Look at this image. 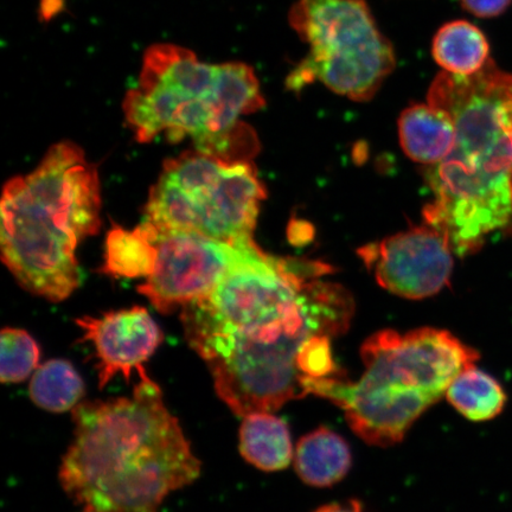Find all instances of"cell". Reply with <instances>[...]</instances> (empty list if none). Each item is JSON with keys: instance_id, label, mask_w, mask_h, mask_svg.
Here are the masks:
<instances>
[{"instance_id": "obj_1", "label": "cell", "mask_w": 512, "mask_h": 512, "mask_svg": "<svg viewBox=\"0 0 512 512\" xmlns=\"http://www.w3.org/2000/svg\"><path fill=\"white\" fill-rule=\"evenodd\" d=\"M128 398L81 402L60 482L86 511L158 512L171 492L201 475V462L162 390L138 371Z\"/></svg>"}, {"instance_id": "obj_2", "label": "cell", "mask_w": 512, "mask_h": 512, "mask_svg": "<svg viewBox=\"0 0 512 512\" xmlns=\"http://www.w3.org/2000/svg\"><path fill=\"white\" fill-rule=\"evenodd\" d=\"M427 99L450 115L456 142L427 170L425 223L464 256L512 228V75L490 59L476 74H439Z\"/></svg>"}, {"instance_id": "obj_3", "label": "cell", "mask_w": 512, "mask_h": 512, "mask_svg": "<svg viewBox=\"0 0 512 512\" xmlns=\"http://www.w3.org/2000/svg\"><path fill=\"white\" fill-rule=\"evenodd\" d=\"M2 260L24 290L60 303L81 283L76 249L98 234V169L74 143L50 147L40 165L10 179L2 196Z\"/></svg>"}, {"instance_id": "obj_4", "label": "cell", "mask_w": 512, "mask_h": 512, "mask_svg": "<svg viewBox=\"0 0 512 512\" xmlns=\"http://www.w3.org/2000/svg\"><path fill=\"white\" fill-rule=\"evenodd\" d=\"M265 104L248 64L204 62L188 48L157 43L145 50L137 85L126 93L123 108L139 143L164 133L171 143L190 138L197 150L249 160L256 139L241 118Z\"/></svg>"}, {"instance_id": "obj_5", "label": "cell", "mask_w": 512, "mask_h": 512, "mask_svg": "<svg viewBox=\"0 0 512 512\" xmlns=\"http://www.w3.org/2000/svg\"><path fill=\"white\" fill-rule=\"evenodd\" d=\"M364 373L310 380L307 393L341 407L352 431L367 444L393 446L456 377L479 360L478 351L451 332L422 328L400 334L382 330L361 348Z\"/></svg>"}, {"instance_id": "obj_6", "label": "cell", "mask_w": 512, "mask_h": 512, "mask_svg": "<svg viewBox=\"0 0 512 512\" xmlns=\"http://www.w3.org/2000/svg\"><path fill=\"white\" fill-rule=\"evenodd\" d=\"M354 310L347 291L297 315L185 338L208 364L217 395L235 415L274 413L309 395L300 357L313 339L344 334Z\"/></svg>"}, {"instance_id": "obj_7", "label": "cell", "mask_w": 512, "mask_h": 512, "mask_svg": "<svg viewBox=\"0 0 512 512\" xmlns=\"http://www.w3.org/2000/svg\"><path fill=\"white\" fill-rule=\"evenodd\" d=\"M266 189L248 159L192 150L166 160L145 206V221L207 238L253 239Z\"/></svg>"}, {"instance_id": "obj_8", "label": "cell", "mask_w": 512, "mask_h": 512, "mask_svg": "<svg viewBox=\"0 0 512 512\" xmlns=\"http://www.w3.org/2000/svg\"><path fill=\"white\" fill-rule=\"evenodd\" d=\"M288 21L309 46L286 80L292 92L319 81L338 95L368 101L393 73L394 48L366 0H297Z\"/></svg>"}, {"instance_id": "obj_9", "label": "cell", "mask_w": 512, "mask_h": 512, "mask_svg": "<svg viewBox=\"0 0 512 512\" xmlns=\"http://www.w3.org/2000/svg\"><path fill=\"white\" fill-rule=\"evenodd\" d=\"M153 232L155 262L138 291L165 315L207 298L232 268L259 249L253 239L226 242L156 226Z\"/></svg>"}, {"instance_id": "obj_10", "label": "cell", "mask_w": 512, "mask_h": 512, "mask_svg": "<svg viewBox=\"0 0 512 512\" xmlns=\"http://www.w3.org/2000/svg\"><path fill=\"white\" fill-rule=\"evenodd\" d=\"M377 283L396 296L422 299L439 293L450 281L453 249L438 229L407 230L358 251Z\"/></svg>"}, {"instance_id": "obj_11", "label": "cell", "mask_w": 512, "mask_h": 512, "mask_svg": "<svg viewBox=\"0 0 512 512\" xmlns=\"http://www.w3.org/2000/svg\"><path fill=\"white\" fill-rule=\"evenodd\" d=\"M83 339L92 343L98 358L99 386L105 388L115 376L131 380L164 341L163 331L142 306L107 312L101 317L76 319Z\"/></svg>"}, {"instance_id": "obj_12", "label": "cell", "mask_w": 512, "mask_h": 512, "mask_svg": "<svg viewBox=\"0 0 512 512\" xmlns=\"http://www.w3.org/2000/svg\"><path fill=\"white\" fill-rule=\"evenodd\" d=\"M400 143L406 155L421 164H438L453 149L456 126L447 112L428 105H414L399 120Z\"/></svg>"}, {"instance_id": "obj_13", "label": "cell", "mask_w": 512, "mask_h": 512, "mask_svg": "<svg viewBox=\"0 0 512 512\" xmlns=\"http://www.w3.org/2000/svg\"><path fill=\"white\" fill-rule=\"evenodd\" d=\"M351 463L347 441L326 427H319L300 439L294 454L299 477L317 488H328L341 482L348 475Z\"/></svg>"}, {"instance_id": "obj_14", "label": "cell", "mask_w": 512, "mask_h": 512, "mask_svg": "<svg viewBox=\"0 0 512 512\" xmlns=\"http://www.w3.org/2000/svg\"><path fill=\"white\" fill-rule=\"evenodd\" d=\"M240 452L249 464L262 471L286 469L293 458L291 434L286 422L270 412L243 416Z\"/></svg>"}, {"instance_id": "obj_15", "label": "cell", "mask_w": 512, "mask_h": 512, "mask_svg": "<svg viewBox=\"0 0 512 512\" xmlns=\"http://www.w3.org/2000/svg\"><path fill=\"white\" fill-rule=\"evenodd\" d=\"M490 47L485 35L476 25L453 21L441 27L432 44L435 62L445 72L472 75L490 60Z\"/></svg>"}, {"instance_id": "obj_16", "label": "cell", "mask_w": 512, "mask_h": 512, "mask_svg": "<svg viewBox=\"0 0 512 512\" xmlns=\"http://www.w3.org/2000/svg\"><path fill=\"white\" fill-rule=\"evenodd\" d=\"M153 234V226L147 221L133 230L112 229L107 236L102 271L115 278L149 277L156 256Z\"/></svg>"}, {"instance_id": "obj_17", "label": "cell", "mask_w": 512, "mask_h": 512, "mask_svg": "<svg viewBox=\"0 0 512 512\" xmlns=\"http://www.w3.org/2000/svg\"><path fill=\"white\" fill-rule=\"evenodd\" d=\"M446 399L465 418L488 421L503 412L508 396L495 377L473 364L453 380Z\"/></svg>"}, {"instance_id": "obj_18", "label": "cell", "mask_w": 512, "mask_h": 512, "mask_svg": "<svg viewBox=\"0 0 512 512\" xmlns=\"http://www.w3.org/2000/svg\"><path fill=\"white\" fill-rule=\"evenodd\" d=\"M29 393L36 406L49 412L63 413L79 405L85 395V383L72 363L51 360L36 369Z\"/></svg>"}, {"instance_id": "obj_19", "label": "cell", "mask_w": 512, "mask_h": 512, "mask_svg": "<svg viewBox=\"0 0 512 512\" xmlns=\"http://www.w3.org/2000/svg\"><path fill=\"white\" fill-rule=\"evenodd\" d=\"M2 366L0 379L3 383H19L28 379L41 360V348L27 331L6 328L2 331Z\"/></svg>"}, {"instance_id": "obj_20", "label": "cell", "mask_w": 512, "mask_h": 512, "mask_svg": "<svg viewBox=\"0 0 512 512\" xmlns=\"http://www.w3.org/2000/svg\"><path fill=\"white\" fill-rule=\"evenodd\" d=\"M463 8L480 18L502 15L512 4V0H460Z\"/></svg>"}, {"instance_id": "obj_21", "label": "cell", "mask_w": 512, "mask_h": 512, "mask_svg": "<svg viewBox=\"0 0 512 512\" xmlns=\"http://www.w3.org/2000/svg\"><path fill=\"white\" fill-rule=\"evenodd\" d=\"M313 512H363V508L360 502L351 499V501L344 503H332L324 505V507L319 508Z\"/></svg>"}, {"instance_id": "obj_22", "label": "cell", "mask_w": 512, "mask_h": 512, "mask_svg": "<svg viewBox=\"0 0 512 512\" xmlns=\"http://www.w3.org/2000/svg\"><path fill=\"white\" fill-rule=\"evenodd\" d=\"M86 512H95V511H86Z\"/></svg>"}]
</instances>
